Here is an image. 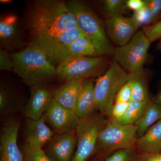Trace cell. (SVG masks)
Returning a JSON list of instances; mask_svg holds the SVG:
<instances>
[{"mask_svg": "<svg viewBox=\"0 0 161 161\" xmlns=\"http://www.w3.org/2000/svg\"><path fill=\"white\" fill-rule=\"evenodd\" d=\"M24 23L30 36L29 43L78 28L66 2L59 0L32 2L26 9Z\"/></svg>", "mask_w": 161, "mask_h": 161, "instance_id": "1", "label": "cell"}, {"mask_svg": "<svg viewBox=\"0 0 161 161\" xmlns=\"http://www.w3.org/2000/svg\"><path fill=\"white\" fill-rule=\"evenodd\" d=\"M14 64L13 71L28 86L43 84L58 77L57 68L38 47L28 44L24 49L10 54Z\"/></svg>", "mask_w": 161, "mask_h": 161, "instance_id": "2", "label": "cell"}, {"mask_svg": "<svg viewBox=\"0 0 161 161\" xmlns=\"http://www.w3.org/2000/svg\"><path fill=\"white\" fill-rule=\"evenodd\" d=\"M66 4L75 15L78 28L100 54L113 55L115 48L107 36L102 22L92 8L80 1H70Z\"/></svg>", "mask_w": 161, "mask_h": 161, "instance_id": "3", "label": "cell"}, {"mask_svg": "<svg viewBox=\"0 0 161 161\" xmlns=\"http://www.w3.org/2000/svg\"><path fill=\"white\" fill-rule=\"evenodd\" d=\"M130 75L115 60L95 84L97 109L103 115L111 116L115 98L120 89L128 82Z\"/></svg>", "mask_w": 161, "mask_h": 161, "instance_id": "4", "label": "cell"}, {"mask_svg": "<svg viewBox=\"0 0 161 161\" xmlns=\"http://www.w3.org/2000/svg\"><path fill=\"white\" fill-rule=\"evenodd\" d=\"M137 139L134 124L121 125L110 117L99 133L97 150L106 158L117 150L135 148Z\"/></svg>", "mask_w": 161, "mask_h": 161, "instance_id": "5", "label": "cell"}, {"mask_svg": "<svg viewBox=\"0 0 161 161\" xmlns=\"http://www.w3.org/2000/svg\"><path fill=\"white\" fill-rule=\"evenodd\" d=\"M150 43L143 31H139L127 44L115 48L113 57L129 74H142Z\"/></svg>", "mask_w": 161, "mask_h": 161, "instance_id": "6", "label": "cell"}, {"mask_svg": "<svg viewBox=\"0 0 161 161\" xmlns=\"http://www.w3.org/2000/svg\"><path fill=\"white\" fill-rule=\"evenodd\" d=\"M107 121L101 115H92L80 119L75 130L77 148L71 161H86L95 153L99 133Z\"/></svg>", "mask_w": 161, "mask_h": 161, "instance_id": "7", "label": "cell"}, {"mask_svg": "<svg viewBox=\"0 0 161 161\" xmlns=\"http://www.w3.org/2000/svg\"><path fill=\"white\" fill-rule=\"evenodd\" d=\"M105 59L102 56L67 58L56 67L58 77L66 81L92 77L98 74L103 68Z\"/></svg>", "mask_w": 161, "mask_h": 161, "instance_id": "8", "label": "cell"}, {"mask_svg": "<svg viewBox=\"0 0 161 161\" xmlns=\"http://www.w3.org/2000/svg\"><path fill=\"white\" fill-rule=\"evenodd\" d=\"M23 26L17 16L8 14L0 19V44L3 50H22L28 44L23 37Z\"/></svg>", "mask_w": 161, "mask_h": 161, "instance_id": "9", "label": "cell"}, {"mask_svg": "<svg viewBox=\"0 0 161 161\" xmlns=\"http://www.w3.org/2000/svg\"><path fill=\"white\" fill-rule=\"evenodd\" d=\"M43 51L54 65H58L64 60L70 57H102L92 42L86 37L79 38L67 45Z\"/></svg>", "mask_w": 161, "mask_h": 161, "instance_id": "10", "label": "cell"}, {"mask_svg": "<svg viewBox=\"0 0 161 161\" xmlns=\"http://www.w3.org/2000/svg\"><path fill=\"white\" fill-rule=\"evenodd\" d=\"M20 123L9 119L2 128L0 138L1 161H24L23 152L18 147L17 139Z\"/></svg>", "mask_w": 161, "mask_h": 161, "instance_id": "11", "label": "cell"}, {"mask_svg": "<svg viewBox=\"0 0 161 161\" xmlns=\"http://www.w3.org/2000/svg\"><path fill=\"white\" fill-rule=\"evenodd\" d=\"M43 116L45 122L58 133L75 130L80 121L75 111L64 108L54 99Z\"/></svg>", "mask_w": 161, "mask_h": 161, "instance_id": "12", "label": "cell"}, {"mask_svg": "<svg viewBox=\"0 0 161 161\" xmlns=\"http://www.w3.org/2000/svg\"><path fill=\"white\" fill-rule=\"evenodd\" d=\"M77 144L73 131L58 133L48 142L45 153L53 161H71Z\"/></svg>", "mask_w": 161, "mask_h": 161, "instance_id": "13", "label": "cell"}, {"mask_svg": "<svg viewBox=\"0 0 161 161\" xmlns=\"http://www.w3.org/2000/svg\"><path fill=\"white\" fill-rule=\"evenodd\" d=\"M30 96L23 108L24 115L29 119L37 120L44 115L53 100V93L43 84L31 87Z\"/></svg>", "mask_w": 161, "mask_h": 161, "instance_id": "14", "label": "cell"}, {"mask_svg": "<svg viewBox=\"0 0 161 161\" xmlns=\"http://www.w3.org/2000/svg\"><path fill=\"white\" fill-rule=\"evenodd\" d=\"M107 32L111 40L120 47L127 44L137 31V26L132 18L118 15L105 21Z\"/></svg>", "mask_w": 161, "mask_h": 161, "instance_id": "15", "label": "cell"}, {"mask_svg": "<svg viewBox=\"0 0 161 161\" xmlns=\"http://www.w3.org/2000/svg\"><path fill=\"white\" fill-rule=\"evenodd\" d=\"M85 80H69L56 88L52 92L54 100L64 108L75 111L80 88Z\"/></svg>", "mask_w": 161, "mask_h": 161, "instance_id": "16", "label": "cell"}, {"mask_svg": "<svg viewBox=\"0 0 161 161\" xmlns=\"http://www.w3.org/2000/svg\"><path fill=\"white\" fill-rule=\"evenodd\" d=\"M97 109L95 84L92 80L83 82L80 87L75 112L80 119L88 118Z\"/></svg>", "mask_w": 161, "mask_h": 161, "instance_id": "17", "label": "cell"}, {"mask_svg": "<svg viewBox=\"0 0 161 161\" xmlns=\"http://www.w3.org/2000/svg\"><path fill=\"white\" fill-rule=\"evenodd\" d=\"M26 138L42 148L50 141L53 133L45 123L44 116L37 120L27 119L25 124Z\"/></svg>", "mask_w": 161, "mask_h": 161, "instance_id": "18", "label": "cell"}, {"mask_svg": "<svg viewBox=\"0 0 161 161\" xmlns=\"http://www.w3.org/2000/svg\"><path fill=\"white\" fill-rule=\"evenodd\" d=\"M85 36L79 28H77L62 32L43 40L30 42L28 44L35 45L45 50L67 45Z\"/></svg>", "mask_w": 161, "mask_h": 161, "instance_id": "19", "label": "cell"}, {"mask_svg": "<svg viewBox=\"0 0 161 161\" xmlns=\"http://www.w3.org/2000/svg\"><path fill=\"white\" fill-rule=\"evenodd\" d=\"M136 146L142 153L156 154L161 153V119L138 138Z\"/></svg>", "mask_w": 161, "mask_h": 161, "instance_id": "20", "label": "cell"}, {"mask_svg": "<svg viewBox=\"0 0 161 161\" xmlns=\"http://www.w3.org/2000/svg\"><path fill=\"white\" fill-rule=\"evenodd\" d=\"M161 119V106L155 103H150L142 116L134 124L137 128L138 138Z\"/></svg>", "mask_w": 161, "mask_h": 161, "instance_id": "21", "label": "cell"}, {"mask_svg": "<svg viewBox=\"0 0 161 161\" xmlns=\"http://www.w3.org/2000/svg\"><path fill=\"white\" fill-rule=\"evenodd\" d=\"M20 104L12 88L1 83L0 86V111L3 115H8L16 112Z\"/></svg>", "mask_w": 161, "mask_h": 161, "instance_id": "22", "label": "cell"}, {"mask_svg": "<svg viewBox=\"0 0 161 161\" xmlns=\"http://www.w3.org/2000/svg\"><path fill=\"white\" fill-rule=\"evenodd\" d=\"M150 103V101H144L131 100L129 107L125 115L120 119L116 121L121 125L134 124L143 114L145 110Z\"/></svg>", "mask_w": 161, "mask_h": 161, "instance_id": "23", "label": "cell"}, {"mask_svg": "<svg viewBox=\"0 0 161 161\" xmlns=\"http://www.w3.org/2000/svg\"><path fill=\"white\" fill-rule=\"evenodd\" d=\"M130 75L128 82L132 88L131 100H149V94L146 81L142 77V74Z\"/></svg>", "mask_w": 161, "mask_h": 161, "instance_id": "24", "label": "cell"}, {"mask_svg": "<svg viewBox=\"0 0 161 161\" xmlns=\"http://www.w3.org/2000/svg\"><path fill=\"white\" fill-rule=\"evenodd\" d=\"M24 161H53L42 148L26 138L22 149Z\"/></svg>", "mask_w": 161, "mask_h": 161, "instance_id": "25", "label": "cell"}, {"mask_svg": "<svg viewBox=\"0 0 161 161\" xmlns=\"http://www.w3.org/2000/svg\"><path fill=\"white\" fill-rule=\"evenodd\" d=\"M140 155L135 148L123 149L112 153L104 161H139Z\"/></svg>", "mask_w": 161, "mask_h": 161, "instance_id": "26", "label": "cell"}, {"mask_svg": "<svg viewBox=\"0 0 161 161\" xmlns=\"http://www.w3.org/2000/svg\"><path fill=\"white\" fill-rule=\"evenodd\" d=\"M104 4L110 17L120 15L127 7V1L124 0H105Z\"/></svg>", "mask_w": 161, "mask_h": 161, "instance_id": "27", "label": "cell"}, {"mask_svg": "<svg viewBox=\"0 0 161 161\" xmlns=\"http://www.w3.org/2000/svg\"><path fill=\"white\" fill-rule=\"evenodd\" d=\"M132 19L138 26L146 27L151 23V18L150 11L145 5L142 9L134 11Z\"/></svg>", "mask_w": 161, "mask_h": 161, "instance_id": "28", "label": "cell"}, {"mask_svg": "<svg viewBox=\"0 0 161 161\" xmlns=\"http://www.w3.org/2000/svg\"><path fill=\"white\" fill-rule=\"evenodd\" d=\"M145 5L149 9L151 18V23L159 19L161 13V0H145Z\"/></svg>", "mask_w": 161, "mask_h": 161, "instance_id": "29", "label": "cell"}, {"mask_svg": "<svg viewBox=\"0 0 161 161\" xmlns=\"http://www.w3.org/2000/svg\"><path fill=\"white\" fill-rule=\"evenodd\" d=\"M143 31L150 42L161 38V20L158 23L143 27Z\"/></svg>", "mask_w": 161, "mask_h": 161, "instance_id": "30", "label": "cell"}, {"mask_svg": "<svg viewBox=\"0 0 161 161\" xmlns=\"http://www.w3.org/2000/svg\"><path fill=\"white\" fill-rule=\"evenodd\" d=\"M14 64L10 55L1 49L0 51V69L13 71Z\"/></svg>", "mask_w": 161, "mask_h": 161, "instance_id": "31", "label": "cell"}, {"mask_svg": "<svg viewBox=\"0 0 161 161\" xmlns=\"http://www.w3.org/2000/svg\"><path fill=\"white\" fill-rule=\"evenodd\" d=\"M132 88L129 82L120 89L115 98V102L129 103L132 98Z\"/></svg>", "mask_w": 161, "mask_h": 161, "instance_id": "32", "label": "cell"}, {"mask_svg": "<svg viewBox=\"0 0 161 161\" xmlns=\"http://www.w3.org/2000/svg\"><path fill=\"white\" fill-rule=\"evenodd\" d=\"M129 103L115 102L112 107L110 117L118 120L125 115L129 107Z\"/></svg>", "mask_w": 161, "mask_h": 161, "instance_id": "33", "label": "cell"}, {"mask_svg": "<svg viewBox=\"0 0 161 161\" xmlns=\"http://www.w3.org/2000/svg\"><path fill=\"white\" fill-rule=\"evenodd\" d=\"M145 6L143 1L141 0H129L127 1V7L130 9L137 11Z\"/></svg>", "mask_w": 161, "mask_h": 161, "instance_id": "34", "label": "cell"}, {"mask_svg": "<svg viewBox=\"0 0 161 161\" xmlns=\"http://www.w3.org/2000/svg\"><path fill=\"white\" fill-rule=\"evenodd\" d=\"M139 161H161V153L156 154L142 153L140 156Z\"/></svg>", "mask_w": 161, "mask_h": 161, "instance_id": "35", "label": "cell"}, {"mask_svg": "<svg viewBox=\"0 0 161 161\" xmlns=\"http://www.w3.org/2000/svg\"><path fill=\"white\" fill-rule=\"evenodd\" d=\"M154 103L161 106V91L159 92L158 94L157 95L155 101H154Z\"/></svg>", "mask_w": 161, "mask_h": 161, "instance_id": "36", "label": "cell"}, {"mask_svg": "<svg viewBox=\"0 0 161 161\" xmlns=\"http://www.w3.org/2000/svg\"><path fill=\"white\" fill-rule=\"evenodd\" d=\"M1 3H9L10 2V1H9V0H1Z\"/></svg>", "mask_w": 161, "mask_h": 161, "instance_id": "37", "label": "cell"}, {"mask_svg": "<svg viewBox=\"0 0 161 161\" xmlns=\"http://www.w3.org/2000/svg\"><path fill=\"white\" fill-rule=\"evenodd\" d=\"M159 19H160L161 20V13L160 14L159 17Z\"/></svg>", "mask_w": 161, "mask_h": 161, "instance_id": "38", "label": "cell"}, {"mask_svg": "<svg viewBox=\"0 0 161 161\" xmlns=\"http://www.w3.org/2000/svg\"><path fill=\"white\" fill-rule=\"evenodd\" d=\"M159 48L160 49H161V43H160V44L159 45Z\"/></svg>", "mask_w": 161, "mask_h": 161, "instance_id": "39", "label": "cell"}, {"mask_svg": "<svg viewBox=\"0 0 161 161\" xmlns=\"http://www.w3.org/2000/svg\"><path fill=\"white\" fill-rule=\"evenodd\" d=\"M100 161L98 160V161Z\"/></svg>", "mask_w": 161, "mask_h": 161, "instance_id": "40", "label": "cell"}]
</instances>
